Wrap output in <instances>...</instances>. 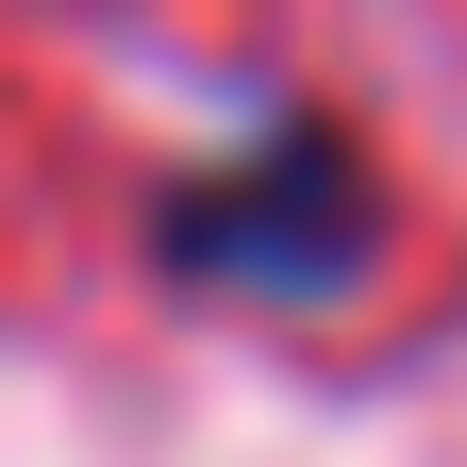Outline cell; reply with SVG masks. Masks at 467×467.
<instances>
[{"label":"cell","mask_w":467,"mask_h":467,"mask_svg":"<svg viewBox=\"0 0 467 467\" xmlns=\"http://www.w3.org/2000/svg\"><path fill=\"white\" fill-rule=\"evenodd\" d=\"M167 251L184 267H234V284H350V251H368V167H350L334 134H267L251 167H217V184L167 201Z\"/></svg>","instance_id":"1"}]
</instances>
